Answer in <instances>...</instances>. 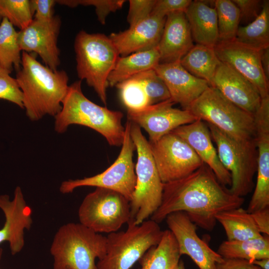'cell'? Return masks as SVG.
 Segmentation results:
<instances>
[{"label":"cell","mask_w":269,"mask_h":269,"mask_svg":"<svg viewBox=\"0 0 269 269\" xmlns=\"http://www.w3.org/2000/svg\"><path fill=\"white\" fill-rule=\"evenodd\" d=\"M244 201L243 197L233 194L222 185L203 163L189 175L163 183L161 204L150 219L159 224L169 214L182 211L196 226L212 231L216 215L241 207Z\"/></svg>","instance_id":"obj_1"},{"label":"cell","mask_w":269,"mask_h":269,"mask_svg":"<svg viewBox=\"0 0 269 269\" xmlns=\"http://www.w3.org/2000/svg\"><path fill=\"white\" fill-rule=\"evenodd\" d=\"M16 80L23 94L27 117L38 121L45 115L55 117L69 88L68 76L64 70L53 71L36 60L33 54L22 51Z\"/></svg>","instance_id":"obj_2"},{"label":"cell","mask_w":269,"mask_h":269,"mask_svg":"<svg viewBox=\"0 0 269 269\" xmlns=\"http://www.w3.org/2000/svg\"><path fill=\"white\" fill-rule=\"evenodd\" d=\"M54 117V129L58 133L65 132L71 125H79L100 134L111 146L123 143L125 132L122 124L123 114L89 100L82 92L80 80L69 86L61 110Z\"/></svg>","instance_id":"obj_3"},{"label":"cell","mask_w":269,"mask_h":269,"mask_svg":"<svg viewBox=\"0 0 269 269\" xmlns=\"http://www.w3.org/2000/svg\"><path fill=\"white\" fill-rule=\"evenodd\" d=\"M107 237L80 223L61 226L54 235L50 253L53 269H97L96 259L104 257Z\"/></svg>","instance_id":"obj_4"},{"label":"cell","mask_w":269,"mask_h":269,"mask_svg":"<svg viewBox=\"0 0 269 269\" xmlns=\"http://www.w3.org/2000/svg\"><path fill=\"white\" fill-rule=\"evenodd\" d=\"M129 121L130 135L137 155L135 165L136 184L130 201L129 222L138 225L150 217L160 205L163 183L157 171L148 141L142 134L141 128Z\"/></svg>","instance_id":"obj_5"},{"label":"cell","mask_w":269,"mask_h":269,"mask_svg":"<svg viewBox=\"0 0 269 269\" xmlns=\"http://www.w3.org/2000/svg\"><path fill=\"white\" fill-rule=\"evenodd\" d=\"M74 47L78 77L94 89L106 105L108 78L120 55L116 47L109 36L84 30L77 34Z\"/></svg>","instance_id":"obj_6"},{"label":"cell","mask_w":269,"mask_h":269,"mask_svg":"<svg viewBox=\"0 0 269 269\" xmlns=\"http://www.w3.org/2000/svg\"><path fill=\"white\" fill-rule=\"evenodd\" d=\"M124 231L109 234L106 254L96 264L97 269H131L152 246L160 241L163 231L150 219L136 225L129 222Z\"/></svg>","instance_id":"obj_7"},{"label":"cell","mask_w":269,"mask_h":269,"mask_svg":"<svg viewBox=\"0 0 269 269\" xmlns=\"http://www.w3.org/2000/svg\"><path fill=\"white\" fill-rule=\"evenodd\" d=\"M187 110L197 119L205 121L235 138H255L254 115L230 102L212 86H209Z\"/></svg>","instance_id":"obj_8"},{"label":"cell","mask_w":269,"mask_h":269,"mask_svg":"<svg viewBox=\"0 0 269 269\" xmlns=\"http://www.w3.org/2000/svg\"><path fill=\"white\" fill-rule=\"evenodd\" d=\"M212 139L216 143L219 159L229 172L233 194L243 197L253 190L257 169L258 150L255 137L242 140L231 137L207 123Z\"/></svg>","instance_id":"obj_9"},{"label":"cell","mask_w":269,"mask_h":269,"mask_svg":"<svg viewBox=\"0 0 269 269\" xmlns=\"http://www.w3.org/2000/svg\"><path fill=\"white\" fill-rule=\"evenodd\" d=\"M78 214L79 223L96 233L116 232L130 220V201L119 192L96 187L85 197Z\"/></svg>","instance_id":"obj_10"},{"label":"cell","mask_w":269,"mask_h":269,"mask_svg":"<svg viewBox=\"0 0 269 269\" xmlns=\"http://www.w3.org/2000/svg\"><path fill=\"white\" fill-rule=\"evenodd\" d=\"M125 128L121 150L114 162L104 171L94 176L62 182L59 188L62 193H72L80 187H101L119 192L131 201L136 184L135 165L133 160L136 149L130 135L128 120Z\"/></svg>","instance_id":"obj_11"},{"label":"cell","mask_w":269,"mask_h":269,"mask_svg":"<svg viewBox=\"0 0 269 269\" xmlns=\"http://www.w3.org/2000/svg\"><path fill=\"white\" fill-rule=\"evenodd\" d=\"M149 143L163 183L181 179L204 163L185 141L172 132L155 142Z\"/></svg>","instance_id":"obj_12"},{"label":"cell","mask_w":269,"mask_h":269,"mask_svg":"<svg viewBox=\"0 0 269 269\" xmlns=\"http://www.w3.org/2000/svg\"><path fill=\"white\" fill-rule=\"evenodd\" d=\"M174 104L170 99L138 111H127L128 120L147 133L149 142H155L175 129L198 120L189 111L175 108Z\"/></svg>","instance_id":"obj_13"},{"label":"cell","mask_w":269,"mask_h":269,"mask_svg":"<svg viewBox=\"0 0 269 269\" xmlns=\"http://www.w3.org/2000/svg\"><path fill=\"white\" fill-rule=\"evenodd\" d=\"M174 235L180 255L189 256L200 269H215L224 259L212 250L197 234L196 225L182 211L173 212L165 218Z\"/></svg>","instance_id":"obj_14"},{"label":"cell","mask_w":269,"mask_h":269,"mask_svg":"<svg viewBox=\"0 0 269 269\" xmlns=\"http://www.w3.org/2000/svg\"><path fill=\"white\" fill-rule=\"evenodd\" d=\"M254 119L258 150L257 176L247 209L250 212L269 207V96L262 98Z\"/></svg>","instance_id":"obj_15"},{"label":"cell","mask_w":269,"mask_h":269,"mask_svg":"<svg viewBox=\"0 0 269 269\" xmlns=\"http://www.w3.org/2000/svg\"><path fill=\"white\" fill-rule=\"evenodd\" d=\"M214 49L220 61L228 64L248 79L262 98L269 96V82L261 63L262 50L242 44L235 39L218 41Z\"/></svg>","instance_id":"obj_16"},{"label":"cell","mask_w":269,"mask_h":269,"mask_svg":"<svg viewBox=\"0 0 269 269\" xmlns=\"http://www.w3.org/2000/svg\"><path fill=\"white\" fill-rule=\"evenodd\" d=\"M61 25L58 15L46 21L33 19L26 27L18 32L21 51L36 53L46 66L53 71L57 70L60 64L57 40Z\"/></svg>","instance_id":"obj_17"},{"label":"cell","mask_w":269,"mask_h":269,"mask_svg":"<svg viewBox=\"0 0 269 269\" xmlns=\"http://www.w3.org/2000/svg\"><path fill=\"white\" fill-rule=\"evenodd\" d=\"M0 208L5 222L0 229V244L7 242L12 255L19 253L24 246V232L32 224V210L26 203L21 188L17 186L10 200L8 195H0Z\"/></svg>","instance_id":"obj_18"},{"label":"cell","mask_w":269,"mask_h":269,"mask_svg":"<svg viewBox=\"0 0 269 269\" xmlns=\"http://www.w3.org/2000/svg\"><path fill=\"white\" fill-rule=\"evenodd\" d=\"M210 86L217 89L226 99L254 115L262 98L254 85L228 64L220 61Z\"/></svg>","instance_id":"obj_19"},{"label":"cell","mask_w":269,"mask_h":269,"mask_svg":"<svg viewBox=\"0 0 269 269\" xmlns=\"http://www.w3.org/2000/svg\"><path fill=\"white\" fill-rule=\"evenodd\" d=\"M165 19L166 17L150 14L127 30L112 33L109 37L122 56L150 50L157 47Z\"/></svg>","instance_id":"obj_20"},{"label":"cell","mask_w":269,"mask_h":269,"mask_svg":"<svg viewBox=\"0 0 269 269\" xmlns=\"http://www.w3.org/2000/svg\"><path fill=\"white\" fill-rule=\"evenodd\" d=\"M164 82L170 99L183 110L190 105L210 86L205 80L196 77L185 69L180 61L159 63L153 68Z\"/></svg>","instance_id":"obj_21"},{"label":"cell","mask_w":269,"mask_h":269,"mask_svg":"<svg viewBox=\"0 0 269 269\" xmlns=\"http://www.w3.org/2000/svg\"><path fill=\"white\" fill-rule=\"evenodd\" d=\"M185 141L195 153L212 170L224 186L231 185L229 172L222 164L217 149L212 142L209 128L200 120L180 126L171 132Z\"/></svg>","instance_id":"obj_22"},{"label":"cell","mask_w":269,"mask_h":269,"mask_svg":"<svg viewBox=\"0 0 269 269\" xmlns=\"http://www.w3.org/2000/svg\"><path fill=\"white\" fill-rule=\"evenodd\" d=\"M189 23L184 12L167 14L157 46L159 63L179 61L193 46Z\"/></svg>","instance_id":"obj_23"},{"label":"cell","mask_w":269,"mask_h":269,"mask_svg":"<svg viewBox=\"0 0 269 269\" xmlns=\"http://www.w3.org/2000/svg\"><path fill=\"white\" fill-rule=\"evenodd\" d=\"M193 40L196 44L214 47L218 41L217 16L215 7L201 0L192 1L184 12Z\"/></svg>","instance_id":"obj_24"},{"label":"cell","mask_w":269,"mask_h":269,"mask_svg":"<svg viewBox=\"0 0 269 269\" xmlns=\"http://www.w3.org/2000/svg\"><path fill=\"white\" fill-rule=\"evenodd\" d=\"M159 61L157 47L126 56H119L108 77V85L116 86L139 73L153 69Z\"/></svg>","instance_id":"obj_25"},{"label":"cell","mask_w":269,"mask_h":269,"mask_svg":"<svg viewBox=\"0 0 269 269\" xmlns=\"http://www.w3.org/2000/svg\"><path fill=\"white\" fill-rule=\"evenodd\" d=\"M180 257L174 235L169 230H166L158 244L148 249L139 262L141 269H174Z\"/></svg>","instance_id":"obj_26"},{"label":"cell","mask_w":269,"mask_h":269,"mask_svg":"<svg viewBox=\"0 0 269 269\" xmlns=\"http://www.w3.org/2000/svg\"><path fill=\"white\" fill-rule=\"evenodd\" d=\"M215 219L224 228L227 241H243L263 235L251 213L241 207L221 212Z\"/></svg>","instance_id":"obj_27"},{"label":"cell","mask_w":269,"mask_h":269,"mask_svg":"<svg viewBox=\"0 0 269 269\" xmlns=\"http://www.w3.org/2000/svg\"><path fill=\"white\" fill-rule=\"evenodd\" d=\"M220 62L214 47L199 44L194 45L180 60L188 72L206 80L210 86Z\"/></svg>","instance_id":"obj_28"},{"label":"cell","mask_w":269,"mask_h":269,"mask_svg":"<svg viewBox=\"0 0 269 269\" xmlns=\"http://www.w3.org/2000/svg\"><path fill=\"white\" fill-rule=\"evenodd\" d=\"M217 252L223 258L238 259L248 261L269 258V235L243 241H225L219 246Z\"/></svg>","instance_id":"obj_29"},{"label":"cell","mask_w":269,"mask_h":269,"mask_svg":"<svg viewBox=\"0 0 269 269\" xmlns=\"http://www.w3.org/2000/svg\"><path fill=\"white\" fill-rule=\"evenodd\" d=\"M235 40L259 50L269 47V0H263L261 11L254 20L239 26Z\"/></svg>","instance_id":"obj_30"},{"label":"cell","mask_w":269,"mask_h":269,"mask_svg":"<svg viewBox=\"0 0 269 269\" xmlns=\"http://www.w3.org/2000/svg\"><path fill=\"white\" fill-rule=\"evenodd\" d=\"M18 32L6 18L0 24V67L11 73L13 66L18 71L21 63Z\"/></svg>","instance_id":"obj_31"},{"label":"cell","mask_w":269,"mask_h":269,"mask_svg":"<svg viewBox=\"0 0 269 269\" xmlns=\"http://www.w3.org/2000/svg\"><path fill=\"white\" fill-rule=\"evenodd\" d=\"M214 2L217 16L218 41L234 40L240 22L238 7L232 0H216Z\"/></svg>","instance_id":"obj_32"},{"label":"cell","mask_w":269,"mask_h":269,"mask_svg":"<svg viewBox=\"0 0 269 269\" xmlns=\"http://www.w3.org/2000/svg\"><path fill=\"white\" fill-rule=\"evenodd\" d=\"M0 15L20 30L33 19L29 0H0Z\"/></svg>","instance_id":"obj_33"},{"label":"cell","mask_w":269,"mask_h":269,"mask_svg":"<svg viewBox=\"0 0 269 269\" xmlns=\"http://www.w3.org/2000/svg\"><path fill=\"white\" fill-rule=\"evenodd\" d=\"M127 111H135L149 105V100L141 83L131 78L116 85Z\"/></svg>","instance_id":"obj_34"},{"label":"cell","mask_w":269,"mask_h":269,"mask_svg":"<svg viewBox=\"0 0 269 269\" xmlns=\"http://www.w3.org/2000/svg\"><path fill=\"white\" fill-rule=\"evenodd\" d=\"M142 85L148 97L149 105L170 99L169 91L164 82L154 69H151L133 77Z\"/></svg>","instance_id":"obj_35"},{"label":"cell","mask_w":269,"mask_h":269,"mask_svg":"<svg viewBox=\"0 0 269 269\" xmlns=\"http://www.w3.org/2000/svg\"><path fill=\"white\" fill-rule=\"evenodd\" d=\"M126 1L125 0H58L57 2L71 7L78 5L93 6L98 20L104 24L107 16L121 9Z\"/></svg>","instance_id":"obj_36"},{"label":"cell","mask_w":269,"mask_h":269,"mask_svg":"<svg viewBox=\"0 0 269 269\" xmlns=\"http://www.w3.org/2000/svg\"><path fill=\"white\" fill-rule=\"evenodd\" d=\"M10 72L0 67V99L12 102L22 109L23 94L15 78Z\"/></svg>","instance_id":"obj_37"},{"label":"cell","mask_w":269,"mask_h":269,"mask_svg":"<svg viewBox=\"0 0 269 269\" xmlns=\"http://www.w3.org/2000/svg\"><path fill=\"white\" fill-rule=\"evenodd\" d=\"M156 0H130L127 21L130 27L150 15Z\"/></svg>","instance_id":"obj_38"},{"label":"cell","mask_w":269,"mask_h":269,"mask_svg":"<svg viewBox=\"0 0 269 269\" xmlns=\"http://www.w3.org/2000/svg\"><path fill=\"white\" fill-rule=\"evenodd\" d=\"M192 0H156L151 15L162 17L171 13L185 12Z\"/></svg>","instance_id":"obj_39"},{"label":"cell","mask_w":269,"mask_h":269,"mask_svg":"<svg viewBox=\"0 0 269 269\" xmlns=\"http://www.w3.org/2000/svg\"><path fill=\"white\" fill-rule=\"evenodd\" d=\"M238 7L240 14V21L249 23L254 20L260 14L263 0H232Z\"/></svg>","instance_id":"obj_40"},{"label":"cell","mask_w":269,"mask_h":269,"mask_svg":"<svg viewBox=\"0 0 269 269\" xmlns=\"http://www.w3.org/2000/svg\"><path fill=\"white\" fill-rule=\"evenodd\" d=\"M30 4L33 14V19L46 21L54 16V0H30Z\"/></svg>","instance_id":"obj_41"},{"label":"cell","mask_w":269,"mask_h":269,"mask_svg":"<svg viewBox=\"0 0 269 269\" xmlns=\"http://www.w3.org/2000/svg\"><path fill=\"white\" fill-rule=\"evenodd\" d=\"M215 269H261L248 261L238 259H224L216 265Z\"/></svg>","instance_id":"obj_42"},{"label":"cell","mask_w":269,"mask_h":269,"mask_svg":"<svg viewBox=\"0 0 269 269\" xmlns=\"http://www.w3.org/2000/svg\"><path fill=\"white\" fill-rule=\"evenodd\" d=\"M260 232L269 235V207L251 213Z\"/></svg>","instance_id":"obj_43"},{"label":"cell","mask_w":269,"mask_h":269,"mask_svg":"<svg viewBox=\"0 0 269 269\" xmlns=\"http://www.w3.org/2000/svg\"><path fill=\"white\" fill-rule=\"evenodd\" d=\"M261 63L265 76L269 82V47L262 50Z\"/></svg>","instance_id":"obj_44"},{"label":"cell","mask_w":269,"mask_h":269,"mask_svg":"<svg viewBox=\"0 0 269 269\" xmlns=\"http://www.w3.org/2000/svg\"><path fill=\"white\" fill-rule=\"evenodd\" d=\"M250 263L259 267L261 269H269V258L255 260Z\"/></svg>","instance_id":"obj_45"},{"label":"cell","mask_w":269,"mask_h":269,"mask_svg":"<svg viewBox=\"0 0 269 269\" xmlns=\"http://www.w3.org/2000/svg\"><path fill=\"white\" fill-rule=\"evenodd\" d=\"M174 269H185L184 262L182 260H180Z\"/></svg>","instance_id":"obj_46"},{"label":"cell","mask_w":269,"mask_h":269,"mask_svg":"<svg viewBox=\"0 0 269 269\" xmlns=\"http://www.w3.org/2000/svg\"><path fill=\"white\" fill-rule=\"evenodd\" d=\"M2 253H3V250H2V249L0 247V260L1 259Z\"/></svg>","instance_id":"obj_47"},{"label":"cell","mask_w":269,"mask_h":269,"mask_svg":"<svg viewBox=\"0 0 269 269\" xmlns=\"http://www.w3.org/2000/svg\"><path fill=\"white\" fill-rule=\"evenodd\" d=\"M2 17L0 15V24L1 23V20H2Z\"/></svg>","instance_id":"obj_48"}]
</instances>
